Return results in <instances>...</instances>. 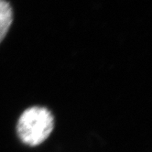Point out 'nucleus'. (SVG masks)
Returning <instances> with one entry per match:
<instances>
[{
    "instance_id": "1",
    "label": "nucleus",
    "mask_w": 152,
    "mask_h": 152,
    "mask_svg": "<svg viewBox=\"0 0 152 152\" xmlns=\"http://www.w3.org/2000/svg\"><path fill=\"white\" fill-rule=\"evenodd\" d=\"M54 126L51 113L45 107H30L21 115L18 122V135L29 146H37L49 137Z\"/></svg>"
},
{
    "instance_id": "2",
    "label": "nucleus",
    "mask_w": 152,
    "mask_h": 152,
    "mask_svg": "<svg viewBox=\"0 0 152 152\" xmlns=\"http://www.w3.org/2000/svg\"><path fill=\"white\" fill-rule=\"evenodd\" d=\"M13 22V9L7 0H0V42H1Z\"/></svg>"
}]
</instances>
